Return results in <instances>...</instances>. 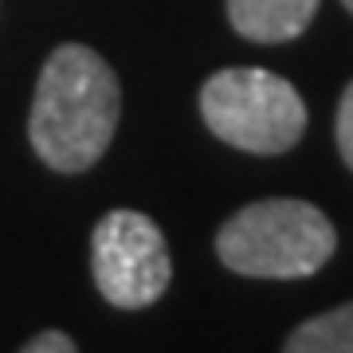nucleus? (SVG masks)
Masks as SVG:
<instances>
[{
	"label": "nucleus",
	"instance_id": "nucleus-1",
	"mask_svg": "<svg viewBox=\"0 0 353 353\" xmlns=\"http://www.w3.org/2000/svg\"><path fill=\"white\" fill-rule=\"evenodd\" d=\"M118 114L122 90L110 63L83 43H63L39 71L28 138L48 169L83 173L110 150Z\"/></svg>",
	"mask_w": 353,
	"mask_h": 353
},
{
	"label": "nucleus",
	"instance_id": "nucleus-2",
	"mask_svg": "<svg viewBox=\"0 0 353 353\" xmlns=\"http://www.w3.org/2000/svg\"><path fill=\"white\" fill-rule=\"evenodd\" d=\"M338 248V232L314 204L271 196L224 220L216 255L228 271L248 279H306L318 275Z\"/></svg>",
	"mask_w": 353,
	"mask_h": 353
},
{
	"label": "nucleus",
	"instance_id": "nucleus-3",
	"mask_svg": "<svg viewBox=\"0 0 353 353\" xmlns=\"http://www.w3.org/2000/svg\"><path fill=\"white\" fill-rule=\"evenodd\" d=\"M204 126L232 150L275 157L306 134V102L283 75L263 67H228L201 87Z\"/></svg>",
	"mask_w": 353,
	"mask_h": 353
},
{
	"label": "nucleus",
	"instance_id": "nucleus-4",
	"mask_svg": "<svg viewBox=\"0 0 353 353\" xmlns=\"http://www.w3.org/2000/svg\"><path fill=\"white\" fill-rule=\"evenodd\" d=\"M90 271L110 306L118 310L153 306L173 279L161 228L134 208L106 212L90 236Z\"/></svg>",
	"mask_w": 353,
	"mask_h": 353
},
{
	"label": "nucleus",
	"instance_id": "nucleus-5",
	"mask_svg": "<svg viewBox=\"0 0 353 353\" xmlns=\"http://www.w3.org/2000/svg\"><path fill=\"white\" fill-rule=\"evenodd\" d=\"M318 0H228V20L243 39L287 43L310 28Z\"/></svg>",
	"mask_w": 353,
	"mask_h": 353
},
{
	"label": "nucleus",
	"instance_id": "nucleus-6",
	"mask_svg": "<svg viewBox=\"0 0 353 353\" xmlns=\"http://www.w3.org/2000/svg\"><path fill=\"white\" fill-rule=\"evenodd\" d=\"M283 353H353V303L306 318L287 338Z\"/></svg>",
	"mask_w": 353,
	"mask_h": 353
},
{
	"label": "nucleus",
	"instance_id": "nucleus-7",
	"mask_svg": "<svg viewBox=\"0 0 353 353\" xmlns=\"http://www.w3.org/2000/svg\"><path fill=\"white\" fill-rule=\"evenodd\" d=\"M338 150H341V161L353 169V83L345 87V94H341L338 102Z\"/></svg>",
	"mask_w": 353,
	"mask_h": 353
},
{
	"label": "nucleus",
	"instance_id": "nucleus-8",
	"mask_svg": "<svg viewBox=\"0 0 353 353\" xmlns=\"http://www.w3.org/2000/svg\"><path fill=\"white\" fill-rule=\"evenodd\" d=\"M20 353H79V350H75V341L67 338V334H59V330H43V334H36Z\"/></svg>",
	"mask_w": 353,
	"mask_h": 353
},
{
	"label": "nucleus",
	"instance_id": "nucleus-9",
	"mask_svg": "<svg viewBox=\"0 0 353 353\" xmlns=\"http://www.w3.org/2000/svg\"><path fill=\"white\" fill-rule=\"evenodd\" d=\"M341 4H345V8H350V12H353V0H341Z\"/></svg>",
	"mask_w": 353,
	"mask_h": 353
}]
</instances>
